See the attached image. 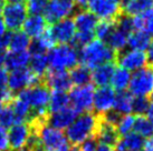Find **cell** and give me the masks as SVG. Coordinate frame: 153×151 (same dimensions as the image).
I'll use <instances>...</instances> for the list:
<instances>
[{"label":"cell","mask_w":153,"mask_h":151,"mask_svg":"<svg viewBox=\"0 0 153 151\" xmlns=\"http://www.w3.org/2000/svg\"><path fill=\"white\" fill-rule=\"evenodd\" d=\"M8 142L11 150L30 148L35 140V127L30 122H20L9 128Z\"/></svg>","instance_id":"8992f818"},{"label":"cell","mask_w":153,"mask_h":151,"mask_svg":"<svg viewBox=\"0 0 153 151\" xmlns=\"http://www.w3.org/2000/svg\"><path fill=\"white\" fill-rule=\"evenodd\" d=\"M69 107L68 93L64 91H51L48 102V110L51 113L57 112Z\"/></svg>","instance_id":"1f68e13d"},{"label":"cell","mask_w":153,"mask_h":151,"mask_svg":"<svg viewBox=\"0 0 153 151\" xmlns=\"http://www.w3.org/2000/svg\"><path fill=\"white\" fill-rule=\"evenodd\" d=\"M116 91L111 86L95 89L93 99V109L98 117H104L113 111Z\"/></svg>","instance_id":"7c38bea8"},{"label":"cell","mask_w":153,"mask_h":151,"mask_svg":"<svg viewBox=\"0 0 153 151\" xmlns=\"http://www.w3.org/2000/svg\"><path fill=\"white\" fill-rule=\"evenodd\" d=\"M119 67L123 68L130 72H135L148 66V58L144 51H137L133 49H125L116 55Z\"/></svg>","instance_id":"4fadbf2b"},{"label":"cell","mask_w":153,"mask_h":151,"mask_svg":"<svg viewBox=\"0 0 153 151\" xmlns=\"http://www.w3.org/2000/svg\"><path fill=\"white\" fill-rule=\"evenodd\" d=\"M6 56H7V50H0V68H4Z\"/></svg>","instance_id":"c3c4849f"},{"label":"cell","mask_w":153,"mask_h":151,"mask_svg":"<svg viewBox=\"0 0 153 151\" xmlns=\"http://www.w3.org/2000/svg\"><path fill=\"white\" fill-rule=\"evenodd\" d=\"M75 151H96V140L95 138L88 139L81 144L76 146Z\"/></svg>","instance_id":"60d3db41"},{"label":"cell","mask_w":153,"mask_h":151,"mask_svg":"<svg viewBox=\"0 0 153 151\" xmlns=\"http://www.w3.org/2000/svg\"><path fill=\"white\" fill-rule=\"evenodd\" d=\"M77 6L73 0H48L43 17L49 23L68 19L75 15Z\"/></svg>","instance_id":"ba28073f"},{"label":"cell","mask_w":153,"mask_h":151,"mask_svg":"<svg viewBox=\"0 0 153 151\" xmlns=\"http://www.w3.org/2000/svg\"><path fill=\"white\" fill-rule=\"evenodd\" d=\"M152 45V37L143 31H133L128 34V48L137 51H146Z\"/></svg>","instance_id":"484cf974"},{"label":"cell","mask_w":153,"mask_h":151,"mask_svg":"<svg viewBox=\"0 0 153 151\" xmlns=\"http://www.w3.org/2000/svg\"><path fill=\"white\" fill-rule=\"evenodd\" d=\"M128 34H130L125 32L124 30L120 29L119 27H116V23H115L114 30L108 36L105 43L117 55V54L122 52V51H124L128 48Z\"/></svg>","instance_id":"cb8c5ba5"},{"label":"cell","mask_w":153,"mask_h":151,"mask_svg":"<svg viewBox=\"0 0 153 151\" xmlns=\"http://www.w3.org/2000/svg\"><path fill=\"white\" fill-rule=\"evenodd\" d=\"M115 70V66L113 62L104 63L102 66H98L91 71V81L95 86L100 87H107L111 84L112 76Z\"/></svg>","instance_id":"44dd1931"},{"label":"cell","mask_w":153,"mask_h":151,"mask_svg":"<svg viewBox=\"0 0 153 151\" xmlns=\"http://www.w3.org/2000/svg\"><path fill=\"white\" fill-rule=\"evenodd\" d=\"M122 12L130 17H136L153 9V0H123Z\"/></svg>","instance_id":"603a6c76"},{"label":"cell","mask_w":153,"mask_h":151,"mask_svg":"<svg viewBox=\"0 0 153 151\" xmlns=\"http://www.w3.org/2000/svg\"><path fill=\"white\" fill-rule=\"evenodd\" d=\"M2 105H4V103H2V102H1V101H0V108H1V107H2Z\"/></svg>","instance_id":"11a10c76"},{"label":"cell","mask_w":153,"mask_h":151,"mask_svg":"<svg viewBox=\"0 0 153 151\" xmlns=\"http://www.w3.org/2000/svg\"><path fill=\"white\" fill-rule=\"evenodd\" d=\"M73 20L76 27V31L85 32V34H94V30L98 23V19L88 9H82V10L76 11Z\"/></svg>","instance_id":"e0dca14e"},{"label":"cell","mask_w":153,"mask_h":151,"mask_svg":"<svg viewBox=\"0 0 153 151\" xmlns=\"http://www.w3.org/2000/svg\"><path fill=\"white\" fill-rule=\"evenodd\" d=\"M133 101L134 97L130 92L123 91V92H117L115 97L114 108L113 112H115L119 116H124V114H133Z\"/></svg>","instance_id":"4316f807"},{"label":"cell","mask_w":153,"mask_h":151,"mask_svg":"<svg viewBox=\"0 0 153 151\" xmlns=\"http://www.w3.org/2000/svg\"><path fill=\"white\" fill-rule=\"evenodd\" d=\"M116 1H119V2H120V1H123V0H116Z\"/></svg>","instance_id":"9f6ffc18"},{"label":"cell","mask_w":153,"mask_h":151,"mask_svg":"<svg viewBox=\"0 0 153 151\" xmlns=\"http://www.w3.org/2000/svg\"><path fill=\"white\" fill-rule=\"evenodd\" d=\"M100 123L101 117L92 111L78 114L65 132L68 142L76 147L88 139L95 138Z\"/></svg>","instance_id":"7a4b0ae2"},{"label":"cell","mask_w":153,"mask_h":151,"mask_svg":"<svg viewBox=\"0 0 153 151\" xmlns=\"http://www.w3.org/2000/svg\"><path fill=\"white\" fill-rule=\"evenodd\" d=\"M145 54H146V58H148V63H150V66L153 67V42Z\"/></svg>","instance_id":"7dc6e473"},{"label":"cell","mask_w":153,"mask_h":151,"mask_svg":"<svg viewBox=\"0 0 153 151\" xmlns=\"http://www.w3.org/2000/svg\"><path fill=\"white\" fill-rule=\"evenodd\" d=\"M134 31H143L146 34L153 37V9L145 11L140 16L133 17Z\"/></svg>","instance_id":"4dcf8cb0"},{"label":"cell","mask_w":153,"mask_h":151,"mask_svg":"<svg viewBox=\"0 0 153 151\" xmlns=\"http://www.w3.org/2000/svg\"><path fill=\"white\" fill-rule=\"evenodd\" d=\"M48 22L45 20L43 15H29L24 22L22 31L30 39H36L47 31Z\"/></svg>","instance_id":"ac0fdd59"},{"label":"cell","mask_w":153,"mask_h":151,"mask_svg":"<svg viewBox=\"0 0 153 151\" xmlns=\"http://www.w3.org/2000/svg\"><path fill=\"white\" fill-rule=\"evenodd\" d=\"M9 149L8 132L6 129L0 127V151H7Z\"/></svg>","instance_id":"b9f144b4"},{"label":"cell","mask_w":153,"mask_h":151,"mask_svg":"<svg viewBox=\"0 0 153 151\" xmlns=\"http://www.w3.org/2000/svg\"><path fill=\"white\" fill-rule=\"evenodd\" d=\"M76 6L78 7H87V4L92 1V0H73Z\"/></svg>","instance_id":"f907efd6"},{"label":"cell","mask_w":153,"mask_h":151,"mask_svg":"<svg viewBox=\"0 0 153 151\" xmlns=\"http://www.w3.org/2000/svg\"><path fill=\"white\" fill-rule=\"evenodd\" d=\"M30 54L31 57L29 61V69L39 78L46 76L49 69L47 54H42V52H30Z\"/></svg>","instance_id":"f1b7e54d"},{"label":"cell","mask_w":153,"mask_h":151,"mask_svg":"<svg viewBox=\"0 0 153 151\" xmlns=\"http://www.w3.org/2000/svg\"><path fill=\"white\" fill-rule=\"evenodd\" d=\"M152 42H153V41H152Z\"/></svg>","instance_id":"680465c9"},{"label":"cell","mask_w":153,"mask_h":151,"mask_svg":"<svg viewBox=\"0 0 153 151\" xmlns=\"http://www.w3.org/2000/svg\"><path fill=\"white\" fill-rule=\"evenodd\" d=\"M96 151H114V148L108 146V144L96 141Z\"/></svg>","instance_id":"bcb514c9"},{"label":"cell","mask_w":153,"mask_h":151,"mask_svg":"<svg viewBox=\"0 0 153 151\" xmlns=\"http://www.w3.org/2000/svg\"><path fill=\"white\" fill-rule=\"evenodd\" d=\"M11 151H35L31 148H25V149H20V150H11Z\"/></svg>","instance_id":"db71d44e"},{"label":"cell","mask_w":153,"mask_h":151,"mask_svg":"<svg viewBox=\"0 0 153 151\" xmlns=\"http://www.w3.org/2000/svg\"><path fill=\"white\" fill-rule=\"evenodd\" d=\"M120 136L116 131L115 125L112 122L105 120L104 118H101V123L98 127L97 133L95 136V139H97V142L105 143L111 147L114 148L115 143L117 142Z\"/></svg>","instance_id":"d6986e66"},{"label":"cell","mask_w":153,"mask_h":151,"mask_svg":"<svg viewBox=\"0 0 153 151\" xmlns=\"http://www.w3.org/2000/svg\"><path fill=\"white\" fill-rule=\"evenodd\" d=\"M78 57L82 66L93 70L104 63L113 62L116 59V54L104 41L93 39L87 45L82 47L78 52Z\"/></svg>","instance_id":"3957f363"},{"label":"cell","mask_w":153,"mask_h":151,"mask_svg":"<svg viewBox=\"0 0 153 151\" xmlns=\"http://www.w3.org/2000/svg\"><path fill=\"white\" fill-rule=\"evenodd\" d=\"M142 151H153V136L146 138L143 142Z\"/></svg>","instance_id":"ee69618b"},{"label":"cell","mask_w":153,"mask_h":151,"mask_svg":"<svg viewBox=\"0 0 153 151\" xmlns=\"http://www.w3.org/2000/svg\"><path fill=\"white\" fill-rule=\"evenodd\" d=\"M144 139L140 136L132 132L122 138H119L117 142L115 143L114 151H139L142 150Z\"/></svg>","instance_id":"d4e9b609"},{"label":"cell","mask_w":153,"mask_h":151,"mask_svg":"<svg viewBox=\"0 0 153 151\" xmlns=\"http://www.w3.org/2000/svg\"><path fill=\"white\" fill-rule=\"evenodd\" d=\"M95 88L92 84L74 87L69 90V106L78 114L91 112L93 110V99Z\"/></svg>","instance_id":"52a82bcc"},{"label":"cell","mask_w":153,"mask_h":151,"mask_svg":"<svg viewBox=\"0 0 153 151\" xmlns=\"http://www.w3.org/2000/svg\"><path fill=\"white\" fill-rule=\"evenodd\" d=\"M37 84H40V78L35 75L29 68L13 70L8 73L7 88L13 93L20 92L24 89L33 87Z\"/></svg>","instance_id":"8fae6325"},{"label":"cell","mask_w":153,"mask_h":151,"mask_svg":"<svg viewBox=\"0 0 153 151\" xmlns=\"http://www.w3.org/2000/svg\"><path fill=\"white\" fill-rule=\"evenodd\" d=\"M49 97H51V90L46 84H37L18 92L17 98L26 102L31 109L33 117L30 123L33 126L46 122L48 116Z\"/></svg>","instance_id":"6da1fadb"},{"label":"cell","mask_w":153,"mask_h":151,"mask_svg":"<svg viewBox=\"0 0 153 151\" xmlns=\"http://www.w3.org/2000/svg\"><path fill=\"white\" fill-rule=\"evenodd\" d=\"M45 84L53 91L67 92L72 89V81L68 71H54L48 70L45 76Z\"/></svg>","instance_id":"2e32d148"},{"label":"cell","mask_w":153,"mask_h":151,"mask_svg":"<svg viewBox=\"0 0 153 151\" xmlns=\"http://www.w3.org/2000/svg\"><path fill=\"white\" fill-rule=\"evenodd\" d=\"M139 151H142V150H139Z\"/></svg>","instance_id":"6f0895ef"},{"label":"cell","mask_w":153,"mask_h":151,"mask_svg":"<svg viewBox=\"0 0 153 151\" xmlns=\"http://www.w3.org/2000/svg\"><path fill=\"white\" fill-rule=\"evenodd\" d=\"M8 4H24L26 0H7Z\"/></svg>","instance_id":"816d5d0a"},{"label":"cell","mask_w":153,"mask_h":151,"mask_svg":"<svg viewBox=\"0 0 153 151\" xmlns=\"http://www.w3.org/2000/svg\"><path fill=\"white\" fill-rule=\"evenodd\" d=\"M128 90L135 98L153 97V67L146 66L131 75Z\"/></svg>","instance_id":"5b68a950"},{"label":"cell","mask_w":153,"mask_h":151,"mask_svg":"<svg viewBox=\"0 0 153 151\" xmlns=\"http://www.w3.org/2000/svg\"><path fill=\"white\" fill-rule=\"evenodd\" d=\"M131 75V72L123 69V68L115 67V70L113 72V76H112V80H111L112 88L117 92L126 91V89H128Z\"/></svg>","instance_id":"83f0119b"},{"label":"cell","mask_w":153,"mask_h":151,"mask_svg":"<svg viewBox=\"0 0 153 151\" xmlns=\"http://www.w3.org/2000/svg\"><path fill=\"white\" fill-rule=\"evenodd\" d=\"M25 4L29 15H43L48 0H26Z\"/></svg>","instance_id":"f35d334b"},{"label":"cell","mask_w":153,"mask_h":151,"mask_svg":"<svg viewBox=\"0 0 153 151\" xmlns=\"http://www.w3.org/2000/svg\"><path fill=\"white\" fill-rule=\"evenodd\" d=\"M27 17L28 11L24 4H4L1 12V20L4 21L6 29L10 30L11 32L22 29Z\"/></svg>","instance_id":"9c48e42d"},{"label":"cell","mask_w":153,"mask_h":151,"mask_svg":"<svg viewBox=\"0 0 153 151\" xmlns=\"http://www.w3.org/2000/svg\"><path fill=\"white\" fill-rule=\"evenodd\" d=\"M4 0H0V16H1L2 10H4Z\"/></svg>","instance_id":"f5cc1de1"},{"label":"cell","mask_w":153,"mask_h":151,"mask_svg":"<svg viewBox=\"0 0 153 151\" xmlns=\"http://www.w3.org/2000/svg\"><path fill=\"white\" fill-rule=\"evenodd\" d=\"M16 123H18V121L11 106L2 105V107L0 108V127L7 130Z\"/></svg>","instance_id":"8d00e7d4"},{"label":"cell","mask_w":153,"mask_h":151,"mask_svg":"<svg viewBox=\"0 0 153 151\" xmlns=\"http://www.w3.org/2000/svg\"><path fill=\"white\" fill-rule=\"evenodd\" d=\"M56 46V42L49 34V30H47L45 34L39 36L38 38L34 39V41L30 45V52H42V54H47Z\"/></svg>","instance_id":"f546056e"},{"label":"cell","mask_w":153,"mask_h":151,"mask_svg":"<svg viewBox=\"0 0 153 151\" xmlns=\"http://www.w3.org/2000/svg\"><path fill=\"white\" fill-rule=\"evenodd\" d=\"M49 34L57 45H72L76 34V27L72 18L53 23Z\"/></svg>","instance_id":"5bb4252c"},{"label":"cell","mask_w":153,"mask_h":151,"mask_svg":"<svg viewBox=\"0 0 153 151\" xmlns=\"http://www.w3.org/2000/svg\"><path fill=\"white\" fill-rule=\"evenodd\" d=\"M133 132L137 136H140L141 138L146 139L153 136V126L145 116H137V117H135Z\"/></svg>","instance_id":"d590c367"},{"label":"cell","mask_w":153,"mask_h":151,"mask_svg":"<svg viewBox=\"0 0 153 151\" xmlns=\"http://www.w3.org/2000/svg\"><path fill=\"white\" fill-rule=\"evenodd\" d=\"M77 116H78V113L69 106V107L60 110V111L48 114L46 119V123L58 129V130L63 131L66 130L68 127L72 125Z\"/></svg>","instance_id":"9a60e30c"},{"label":"cell","mask_w":153,"mask_h":151,"mask_svg":"<svg viewBox=\"0 0 153 151\" xmlns=\"http://www.w3.org/2000/svg\"><path fill=\"white\" fill-rule=\"evenodd\" d=\"M11 108L13 110V113L17 118L18 123L20 122H30L31 121V117H33V112L28 105L20 100L19 98H16L13 102L10 103Z\"/></svg>","instance_id":"836d02e7"},{"label":"cell","mask_w":153,"mask_h":151,"mask_svg":"<svg viewBox=\"0 0 153 151\" xmlns=\"http://www.w3.org/2000/svg\"><path fill=\"white\" fill-rule=\"evenodd\" d=\"M68 73H69L72 84H74L75 87L91 84V70L84 66H82V65L81 66L77 65L72 70H69Z\"/></svg>","instance_id":"d6a6232c"},{"label":"cell","mask_w":153,"mask_h":151,"mask_svg":"<svg viewBox=\"0 0 153 151\" xmlns=\"http://www.w3.org/2000/svg\"><path fill=\"white\" fill-rule=\"evenodd\" d=\"M150 101L146 98H135L133 101V111L132 113H135L137 116H144L148 107H149Z\"/></svg>","instance_id":"ab89813d"},{"label":"cell","mask_w":153,"mask_h":151,"mask_svg":"<svg viewBox=\"0 0 153 151\" xmlns=\"http://www.w3.org/2000/svg\"><path fill=\"white\" fill-rule=\"evenodd\" d=\"M6 34H7V29H6V27H4V21L1 20V18H0V40H1Z\"/></svg>","instance_id":"681fc988"},{"label":"cell","mask_w":153,"mask_h":151,"mask_svg":"<svg viewBox=\"0 0 153 151\" xmlns=\"http://www.w3.org/2000/svg\"><path fill=\"white\" fill-rule=\"evenodd\" d=\"M31 39L22 31H13L7 34V51L11 52H20L28 51L30 49Z\"/></svg>","instance_id":"ffe728a7"},{"label":"cell","mask_w":153,"mask_h":151,"mask_svg":"<svg viewBox=\"0 0 153 151\" xmlns=\"http://www.w3.org/2000/svg\"><path fill=\"white\" fill-rule=\"evenodd\" d=\"M115 22L116 21H107V20H101L98 21L96 28L94 30V37H96V39L102 40V41H106V39L108 38L112 31L115 28Z\"/></svg>","instance_id":"74e56055"},{"label":"cell","mask_w":153,"mask_h":151,"mask_svg":"<svg viewBox=\"0 0 153 151\" xmlns=\"http://www.w3.org/2000/svg\"><path fill=\"white\" fill-rule=\"evenodd\" d=\"M87 8L101 20L116 21L122 15L121 4L116 0H92L87 4Z\"/></svg>","instance_id":"30bf717a"},{"label":"cell","mask_w":153,"mask_h":151,"mask_svg":"<svg viewBox=\"0 0 153 151\" xmlns=\"http://www.w3.org/2000/svg\"><path fill=\"white\" fill-rule=\"evenodd\" d=\"M30 57H31V54L29 50L20 51V52L7 51L4 68L7 70H10V71L25 69V68H27V66H29Z\"/></svg>","instance_id":"7402d4cb"},{"label":"cell","mask_w":153,"mask_h":151,"mask_svg":"<svg viewBox=\"0 0 153 151\" xmlns=\"http://www.w3.org/2000/svg\"><path fill=\"white\" fill-rule=\"evenodd\" d=\"M145 117L148 118V120L151 122V125L153 126V101H150L148 110L145 112Z\"/></svg>","instance_id":"f6af8a7d"},{"label":"cell","mask_w":153,"mask_h":151,"mask_svg":"<svg viewBox=\"0 0 153 151\" xmlns=\"http://www.w3.org/2000/svg\"><path fill=\"white\" fill-rule=\"evenodd\" d=\"M134 123H135V116L133 114L120 116L115 122V128H116L119 136L123 137L128 133H132L134 129Z\"/></svg>","instance_id":"e575fe53"},{"label":"cell","mask_w":153,"mask_h":151,"mask_svg":"<svg viewBox=\"0 0 153 151\" xmlns=\"http://www.w3.org/2000/svg\"><path fill=\"white\" fill-rule=\"evenodd\" d=\"M8 81V72L6 68H0V90L7 87Z\"/></svg>","instance_id":"7bdbcfd3"},{"label":"cell","mask_w":153,"mask_h":151,"mask_svg":"<svg viewBox=\"0 0 153 151\" xmlns=\"http://www.w3.org/2000/svg\"><path fill=\"white\" fill-rule=\"evenodd\" d=\"M47 58L49 69L54 71H69L79 62L77 48L73 45H56Z\"/></svg>","instance_id":"277c9868"}]
</instances>
